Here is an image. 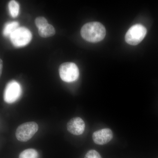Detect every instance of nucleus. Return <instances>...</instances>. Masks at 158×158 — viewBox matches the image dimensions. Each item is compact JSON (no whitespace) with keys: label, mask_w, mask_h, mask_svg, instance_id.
Listing matches in <instances>:
<instances>
[{"label":"nucleus","mask_w":158,"mask_h":158,"mask_svg":"<svg viewBox=\"0 0 158 158\" xmlns=\"http://www.w3.org/2000/svg\"><path fill=\"white\" fill-rule=\"evenodd\" d=\"M82 37L88 42H99L105 38L106 31L104 26L96 22L85 24L81 30Z\"/></svg>","instance_id":"nucleus-1"},{"label":"nucleus","mask_w":158,"mask_h":158,"mask_svg":"<svg viewBox=\"0 0 158 158\" xmlns=\"http://www.w3.org/2000/svg\"><path fill=\"white\" fill-rule=\"evenodd\" d=\"M39 127L34 122L23 123L17 127L15 137L21 142H27L32 138L38 131Z\"/></svg>","instance_id":"nucleus-2"},{"label":"nucleus","mask_w":158,"mask_h":158,"mask_svg":"<svg viewBox=\"0 0 158 158\" xmlns=\"http://www.w3.org/2000/svg\"><path fill=\"white\" fill-rule=\"evenodd\" d=\"M147 33L146 28L142 25L138 24L131 27L127 32L125 39L130 45H136L144 39Z\"/></svg>","instance_id":"nucleus-3"},{"label":"nucleus","mask_w":158,"mask_h":158,"mask_svg":"<svg viewBox=\"0 0 158 158\" xmlns=\"http://www.w3.org/2000/svg\"><path fill=\"white\" fill-rule=\"evenodd\" d=\"M59 73L62 81L68 83L76 81L79 76L78 68L73 62H65L61 64Z\"/></svg>","instance_id":"nucleus-4"},{"label":"nucleus","mask_w":158,"mask_h":158,"mask_svg":"<svg viewBox=\"0 0 158 158\" xmlns=\"http://www.w3.org/2000/svg\"><path fill=\"white\" fill-rule=\"evenodd\" d=\"M10 38L15 47H22L28 44L31 41L32 33L29 29L23 27H19L11 34Z\"/></svg>","instance_id":"nucleus-5"},{"label":"nucleus","mask_w":158,"mask_h":158,"mask_svg":"<svg viewBox=\"0 0 158 158\" xmlns=\"http://www.w3.org/2000/svg\"><path fill=\"white\" fill-rule=\"evenodd\" d=\"M21 86L18 82L11 81L6 85L4 93V99L6 102L11 104L17 101L22 94Z\"/></svg>","instance_id":"nucleus-6"},{"label":"nucleus","mask_w":158,"mask_h":158,"mask_svg":"<svg viewBox=\"0 0 158 158\" xmlns=\"http://www.w3.org/2000/svg\"><path fill=\"white\" fill-rule=\"evenodd\" d=\"M67 131L74 135H80L85 131V122L79 117L71 118L66 125Z\"/></svg>","instance_id":"nucleus-7"},{"label":"nucleus","mask_w":158,"mask_h":158,"mask_svg":"<svg viewBox=\"0 0 158 158\" xmlns=\"http://www.w3.org/2000/svg\"><path fill=\"white\" fill-rule=\"evenodd\" d=\"M113 138L112 131L109 128L98 130L93 133L94 142L99 145H104L110 142Z\"/></svg>","instance_id":"nucleus-8"},{"label":"nucleus","mask_w":158,"mask_h":158,"mask_svg":"<svg viewBox=\"0 0 158 158\" xmlns=\"http://www.w3.org/2000/svg\"><path fill=\"white\" fill-rule=\"evenodd\" d=\"M19 27V24L17 22H11L5 24L3 31V34L5 37H10L11 34Z\"/></svg>","instance_id":"nucleus-9"},{"label":"nucleus","mask_w":158,"mask_h":158,"mask_svg":"<svg viewBox=\"0 0 158 158\" xmlns=\"http://www.w3.org/2000/svg\"><path fill=\"white\" fill-rule=\"evenodd\" d=\"M38 33L40 37L47 38L53 36L56 34V31L53 26L48 24L44 28L39 29Z\"/></svg>","instance_id":"nucleus-10"},{"label":"nucleus","mask_w":158,"mask_h":158,"mask_svg":"<svg viewBox=\"0 0 158 158\" xmlns=\"http://www.w3.org/2000/svg\"><path fill=\"white\" fill-rule=\"evenodd\" d=\"M19 158H40V156L36 149L29 148L22 152Z\"/></svg>","instance_id":"nucleus-11"},{"label":"nucleus","mask_w":158,"mask_h":158,"mask_svg":"<svg viewBox=\"0 0 158 158\" xmlns=\"http://www.w3.org/2000/svg\"><path fill=\"white\" fill-rule=\"evenodd\" d=\"M9 12L13 18L17 17L19 13V6L18 3L15 1H11L9 3Z\"/></svg>","instance_id":"nucleus-12"},{"label":"nucleus","mask_w":158,"mask_h":158,"mask_svg":"<svg viewBox=\"0 0 158 158\" xmlns=\"http://www.w3.org/2000/svg\"><path fill=\"white\" fill-rule=\"evenodd\" d=\"M35 23L38 30L44 28L48 24V22L46 19L42 17V16H39V17L36 18Z\"/></svg>","instance_id":"nucleus-13"},{"label":"nucleus","mask_w":158,"mask_h":158,"mask_svg":"<svg viewBox=\"0 0 158 158\" xmlns=\"http://www.w3.org/2000/svg\"><path fill=\"white\" fill-rule=\"evenodd\" d=\"M85 158H102L100 154L94 150H90L85 155Z\"/></svg>","instance_id":"nucleus-14"},{"label":"nucleus","mask_w":158,"mask_h":158,"mask_svg":"<svg viewBox=\"0 0 158 158\" xmlns=\"http://www.w3.org/2000/svg\"><path fill=\"white\" fill-rule=\"evenodd\" d=\"M3 69V61L2 59H0V77L2 75V72Z\"/></svg>","instance_id":"nucleus-15"}]
</instances>
